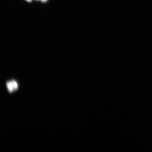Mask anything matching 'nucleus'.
Returning <instances> with one entry per match:
<instances>
[{
    "label": "nucleus",
    "mask_w": 152,
    "mask_h": 152,
    "mask_svg": "<svg viewBox=\"0 0 152 152\" xmlns=\"http://www.w3.org/2000/svg\"><path fill=\"white\" fill-rule=\"evenodd\" d=\"M6 85L8 90L10 93H12L14 91H15L13 84L11 81L7 82Z\"/></svg>",
    "instance_id": "obj_1"
},
{
    "label": "nucleus",
    "mask_w": 152,
    "mask_h": 152,
    "mask_svg": "<svg viewBox=\"0 0 152 152\" xmlns=\"http://www.w3.org/2000/svg\"><path fill=\"white\" fill-rule=\"evenodd\" d=\"M11 82H12L13 84L14 90H16L18 88V85L17 82L15 80H12L11 81Z\"/></svg>",
    "instance_id": "obj_2"
},
{
    "label": "nucleus",
    "mask_w": 152,
    "mask_h": 152,
    "mask_svg": "<svg viewBox=\"0 0 152 152\" xmlns=\"http://www.w3.org/2000/svg\"><path fill=\"white\" fill-rule=\"evenodd\" d=\"M41 1L43 2H46L47 0H41Z\"/></svg>",
    "instance_id": "obj_3"
},
{
    "label": "nucleus",
    "mask_w": 152,
    "mask_h": 152,
    "mask_svg": "<svg viewBox=\"0 0 152 152\" xmlns=\"http://www.w3.org/2000/svg\"><path fill=\"white\" fill-rule=\"evenodd\" d=\"M26 1L28 2H31V0H26Z\"/></svg>",
    "instance_id": "obj_4"
}]
</instances>
